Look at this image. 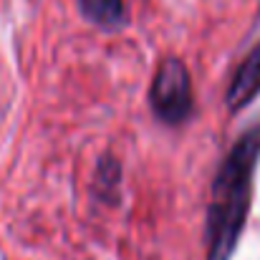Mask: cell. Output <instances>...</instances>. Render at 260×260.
Here are the masks:
<instances>
[{
  "instance_id": "1",
  "label": "cell",
  "mask_w": 260,
  "mask_h": 260,
  "mask_svg": "<svg viewBox=\"0 0 260 260\" xmlns=\"http://www.w3.org/2000/svg\"><path fill=\"white\" fill-rule=\"evenodd\" d=\"M260 162V124L250 126L233 144L228 157L212 182L210 210H207V258L205 260H230L240 235L245 230V220L253 200V182Z\"/></svg>"
},
{
  "instance_id": "2",
  "label": "cell",
  "mask_w": 260,
  "mask_h": 260,
  "mask_svg": "<svg viewBox=\"0 0 260 260\" xmlns=\"http://www.w3.org/2000/svg\"><path fill=\"white\" fill-rule=\"evenodd\" d=\"M149 104L154 116L167 126H179L192 116L194 109L192 79L179 58H167L159 63L149 88Z\"/></svg>"
},
{
  "instance_id": "3",
  "label": "cell",
  "mask_w": 260,
  "mask_h": 260,
  "mask_svg": "<svg viewBox=\"0 0 260 260\" xmlns=\"http://www.w3.org/2000/svg\"><path fill=\"white\" fill-rule=\"evenodd\" d=\"M260 93V43L243 58V63L238 66L228 93H225V106L238 114L243 111L255 96Z\"/></svg>"
},
{
  "instance_id": "4",
  "label": "cell",
  "mask_w": 260,
  "mask_h": 260,
  "mask_svg": "<svg viewBox=\"0 0 260 260\" xmlns=\"http://www.w3.org/2000/svg\"><path fill=\"white\" fill-rule=\"evenodd\" d=\"M79 8L88 23L106 28V30L121 28L126 23L124 0H79Z\"/></svg>"
}]
</instances>
